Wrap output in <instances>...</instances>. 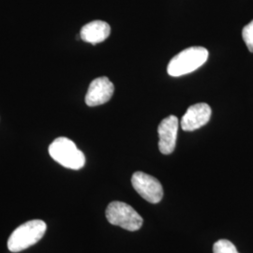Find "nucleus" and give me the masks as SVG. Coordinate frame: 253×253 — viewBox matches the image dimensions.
<instances>
[{"mask_svg":"<svg viewBox=\"0 0 253 253\" xmlns=\"http://www.w3.org/2000/svg\"><path fill=\"white\" fill-rule=\"evenodd\" d=\"M208 51L200 46L190 47L174 55L168 64L167 72L172 77L193 73L207 62Z\"/></svg>","mask_w":253,"mask_h":253,"instance_id":"1","label":"nucleus"},{"mask_svg":"<svg viewBox=\"0 0 253 253\" xmlns=\"http://www.w3.org/2000/svg\"><path fill=\"white\" fill-rule=\"evenodd\" d=\"M46 223L41 219H34L16 228L9 236L8 248L11 253H20L37 244L45 235Z\"/></svg>","mask_w":253,"mask_h":253,"instance_id":"2","label":"nucleus"},{"mask_svg":"<svg viewBox=\"0 0 253 253\" xmlns=\"http://www.w3.org/2000/svg\"><path fill=\"white\" fill-rule=\"evenodd\" d=\"M49 154L54 161L68 169L80 170L85 164L84 153L66 137L56 138L49 146Z\"/></svg>","mask_w":253,"mask_h":253,"instance_id":"3","label":"nucleus"},{"mask_svg":"<svg viewBox=\"0 0 253 253\" xmlns=\"http://www.w3.org/2000/svg\"><path fill=\"white\" fill-rule=\"evenodd\" d=\"M106 218L112 225L121 227L129 232L138 231L143 225V218L131 208L123 202H112L106 208Z\"/></svg>","mask_w":253,"mask_h":253,"instance_id":"4","label":"nucleus"},{"mask_svg":"<svg viewBox=\"0 0 253 253\" xmlns=\"http://www.w3.org/2000/svg\"><path fill=\"white\" fill-rule=\"evenodd\" d=\"M131 184L139 195L148 203L158 204L163 199V186L152 175L143 172H134L131 177Z\"/></svg>","mask_w":253,"mask_h":253,"instance_id":"5","label":"nucleus"},{"mask_svg":"<svg viewBox=\"0 0 253 253\" xmlns=\"http://www.w3.org/2000/svg\"><path fill=\"white\" fill-rule=\"evenodd\" d=\"M115 92L114 84L107 77H99L91 82L85 95L87 106L94 107L108 102Z\"/></svg>","mask_w":253,"mask_h":253,"instance_id":"6","label":"nucleus"},{"mask_svg":"<svg viewBox=\"0 0 253 253\" xmlns=\"http://www.w3.org/2000/svg\"><path fill=\"white\" fill-rule=\"evenodd\" d=\"M178 126V118L175 116H170L164 118L158 126V133L160 137L159 148L164 155H169L174 151Z\"/></svg>","mask_w":253,"mask_h":253,"instance_id":"7","label":"nucleus"},{"mask_svg":"<svg viewBox=\"0 0 253 253\" xmlns=\"http://www.w3.org/2000/svg\"><path fill=\"white\" fill-rule=\"evenodd\" d=\"M212 110L208 103H196L188 108L181 119V127L185 131H193L207 125L211 118Z\"/></svg>","mask_w":253,"mask_h":253,"instance_id":"8","label":"nucleus"},{"mask_svg":"<svg viewBox=\"0 0 253 253\" xmlns=\"http://www.w3.org/2000/svg\"><path fill=\"white\" fill-rule=\"evenodd\" d=\"M111 33V27L106 22L97 20L93 21L82 27L81 39L91 44H97L104 42Z\"/></svg>","mask_w":253,"mask_h":253,"instance_id":"9","label":"nucleus"},{"mask_svg":"<svg viewBox=\"0 0 253 253\" xmlns=\"http://www.w3.org/2000/svg\"><path fill=\"white\" fill-rule=\"evenodd\" d=\"M213 253H239L235 245L227 239H220L213 246Z\"/></svg>","mask_w":253,"mask_h":253,"instance_id":"10","label":"nucleus"},{"mask_svg":"<svg viewBox=\"0 0 253 253\" xmlns=\"http://www.w3.org/2000/svg\"><path fill=\"white\" fill-rule=\"evenodd\" d=\"M242 37L249 51L253 53V20L243 28Z\"/></svg>","mask_w":253,"mask_h":253,"instance_id":"11","label":"nucleus"}]
</instances>
